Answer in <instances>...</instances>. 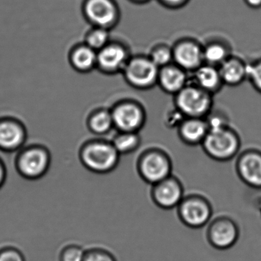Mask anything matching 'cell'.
I'll return each mask as SVG.
<instances>
[{
    "mask_svg": "<svg viewBox=\"0 0 261 261\" xmlns=\"http://www.w3.org/2000/svg\"><path fill=\"white\" fill-rule=\"evenodd\" d=\"M82 164L94 173L105 174L117 167L120 153L112 143L92 142L85 145L80 152Z\"/></svg>",
    "mask_w": 261,
    "mask_h": 261,
    "instance_id": "6da1fadb",
    "label": "cell"
},
{
    "mask_svg": "<svg viewBox=\"0 0 261 261\" xmlns=\"http://www.w3.org/2000/svg\"><path fill=\"white\" fill-rule=\"evenodd\" d=\"M51 155L47 149L39 146L24 149L18 155L16 168L21 176L28 180H37L48 172Z\"/></svg>",
    "mask_w": 261,
    "mask_h": 261,
    "instance_id": "7a4b0ae2",
    "label": "cell"
},
{
    "mask_svg": "<svg viewBox=\"0 0 261 261\" xmlns=\"http://www.w3.org/2000/svg\"><path fill=\"white\" fill-rule=\"evenodd\" d=\"M175 103L182 115L189 118H201L208 114L212 100L210 93L198 86L186 85L176 94Z\"/></svg>",
    "mask_w": 261,
    "mask_h": 261,
    "instance_id": "3957f363",
    "label": "cell"
},
{
    "mask_svg": "<svg viewBox=\"0 0 261 261\" xmlns=\"http://www.w3.org/2000/svg\"><path fill=\"white\" fill-rule=\"evenodd\" d=\"M201 144L206 153L218 161L233 158L240 146L238 137L227 127L209 130Z\"/></svg>",
    "mask_w": 261,
    "mask_h": 261,
    "instance_id": "277c9868",
    "label": "cell"
},
{
    "mask_svg": "<svg viewBox=\"0 0 261 261\" xmlns=\"http://www.w3.org/2000/svg\"><path fill=\"white\" fill-rule=\"evenodd\" d=\"M129 85L139 89H146L158 82L160 68L149 58H136L129 60L123 70Z\"/></svg>",
    "mask_w": 261,
    "mask_h": 261,
    "instance_id": "5b68a950",
    "label": "cell"
},
{
    "mask_svg": "<svg viewBox=\"0 0 261 261\" xmlns=\"http://www.w3.org/2000/svg\"><path fill=\"white\" fill-rule=\"evenodd\" d=\"M138 169L145 181L155 185L170 176L172 164L169 157L163 152L150 151L140 158Z\"/></svg>",
    "mask_w": 261,
    "mask_h": 261,
    "instance_id": "8992f818",
    "label": "cell"
},
{
    "mask_svg": "<svg viewBox=\"0 0 261 261\" xmlns=\"http://www.w3.org/2000/svg\"><path fill=\"white\" fill-rule=\"evenodd\" d=\"M178 207V215L186 225L193 228L203 227L210 220L212 209L208 201L200 196L183 198Z\"/></svg>",
    "mask_w": 261,
    "mask_h": 261,
    "instance_id": "52a82bcc",
    "label": "cell"
},
{
    "mask_svg": "<svg viewBox=\"0 0 261 261\" xmlns=\"http://www.w3.org/2000/svg\"><path fill=\"white\" fill-rule=\"evenodd\" d=\"M154 202L164 209H171L179 205L183 199V188L181 182L173 176L153 185L152 191Z\"/></svg>",
    "mask_w": 261,
    "mask_h": 261,
    "instance_id": "ba28073f",
    "label": "cell"
},
{
    "mask_svg": "<svg viewBox=\"0 0 261 261\" xmlns=\"http://www.w3.org/2000/svg\"><path fill=\"white\" fill-rule=\"evenodd\" d=\"M84 11L87 19L98 28L108 30L117 22V8L111 0H86Z\"/></svg>",
    "mask_w": 261,
    "mask_h": 261,
    "instance_id": "9c48e42d",
    "label": "cell"
},
{
    "mask_svg": "<svg viewBox=\"0 0 261 261\" xmlns=\"http://www.w3.org/2000/svg\"><path fill=\"white\" fill-rule=\"evenodd\" d=\"M238 226L230 218H219L212 222L207 231L209 242L215 248H230L238 241Z\"/></svg>",
    "mask_w": 261,
    "mask_h": 261,
    "instance_id": "30bf717a",
    "label": "cell"
},
{
    "mask_svg": "<svg viewBox=\"0 0 261 261\" xmlns=\"http://www.w3.org/2000/svg\"><path fill=\"white\" fill-rule=\"evenodd\" d=\"M111 114L114 126L121 132L137 133L144 123V113L134 103H122Z\"/></svg>",
    "mask_w": 261,
    "mask_h": 261,
    "instance_id": "8fae6325",
    "label": "cell"
},
{
    "mask_svg": "<svg viewBox=\"0 0 261 261\" xmlns=\"http://www.w3.org/2000/svg\"><path fill=\"white\" fill-rule=\"evenodd\" d=\"M243 181L253 189H261V152L250 150L240 156L237 165Z\"/></svg>",
    "mask_w": 261,
    "mask_h": 261,
    "instance_id": "7c38bea8",
    "label": "cell"
},
{
    "mask_svg": "<svg viewBox=\"0 0 261 261\" xmlns=\"http://www.w3.org/2000/svg\"><path fill=\"white\" fill-rule=\"evenodd\" d=\"M126 50L118 45H107L97 55V65L108 73L123 71L128 62Z\"/></svg>",
    "mask_w": 261,
    "mask_h": 261,
    "instance_id": "4fadbf2b",
    "label": "cell"
},
{
    "mask_svg": "<svg viewBox=\"0 0 261 261\" xmlns=\"http://www.w3.org/2000/svg\"><path fill=\"white\" fill-rule=\"evenodd\" d=\"M172 53L173 60L177 66L184 71H195L204 62L203 49L194 42L180 43L175 47Z\"/></svg>",
    "mask_w": 261,
    "mask_h": 261,
    "instance_id": "5bb4252c",
    "label": "cell"
},
{
    "mask_svg": "<svg viewBox=\"0 0 261 261\" xmlns=\"http://www.w3.org/2000/svg\"><path fill=\"white\" fill-rule=\"evenodd\" d=\"M25 141V133L22 126L12 121L0 123V149L13 152L22 146Z\"/></svg>",
    "mask_w": 261,
    "mask_h": 261,
    "instance_id": "9a60e30c",
    "label": "cell"
},
{
    "mask_svg": "<svg viewBox=\"0 0 261 261\" xmlns=\"http://www.w3.org/2000/svg\"><path fill=\"white\" fill-rule=\"evenodd\" d=\"M158 82L166 92L176 94L187 85V77L179 67L167 65L160 70Z\"/></svg>",
    "mask_w": 261,
    "mask_h": 261,
    "instance_id": "2e32d148",
    "label": "cell"
},
{
    "mask_svg": "<svg viewBox=\"0 0 261 261\" xmlns=\"http://www.w3.org/2000/svg\"><path fill=\"white\" fill-rule=\"evenodd\" d=\"M208 133L206 121L201 118H189L180 126V136L188 144L195 145L202 143Z\"/></svg>",
    "mask_w": 261,
    "mask_h": 261,
    "instance_id": "e0dca14e",
    "label": "cell"
},
{
    "mask_svg": "<svg viewBox=\"0 0 261 261\" xmlns=\"http://www.w3.org/2000/svg\"><path fill=\"white\" fill-rule=\"evenodd\" d=\"M220 75L223 83L236 86L246 79V65L237 59H227L219 66Z\"/></svg>",
    "mask_w": 261,
    "mask_h": 261,
    "instance_id": "ac0fdd59",
    "label": "cell"
},
{
    "mask_svg": "<svg viewBox=\"0 0 261 261\" xmlns=\"http://www.w3.org/2000/svg\"><path fill=\"white\" fill-rule=\"evenodd\" d=\"M195 80L196 86L208 93L218 90L223 83L218 68L207 64L195 70Z\"/></svg>",
    "mask_w": 261,
    "mask_h": 261,
    "instance_id": "d6986e66",
    "label": "cell"
},
{
    "mask_svg": "<svg viewBox=\"0 0 261 261\" xmlns=\"http://www.w3.org/2000/svg\"><path fill=\"white\" fill-rule=\"evenodd\" d=\"M97 55L96 51L88 45L79 47L71 55V64L77 71H89L97 65Z\"/></svg>",
    "mask_w": 261,
    "mask_h": 261,
    "instance_id": "ffe728a7",
    "label": "cell"
},
{
    "mask_svg": "<svg viewBox=\"0 0 261 261\" xmlns=\"http://www.w3.org/2000/svg\"><path fill=\"white\" fill-rule=\"evenodd\" d=\"M112 144L120 155L127 154L138 147L140 138L137 133L121 132L115 137Z\"/></svg>",
    "mask_w": 261,
    "mask_h": 261,
    "instance_id": "44dd1931",
    "label": "cell"
},
{
    "mask_svg": "<svg viewBox=\"0 0 261 261\" xmlns=\"http://www.w3.org/2000/svg\"><path fill=\"white\" fill-rule=\"evenodd\" d=\"M227 59V49L221 44H210L203 49V60L207 65L220 66Z\"/></svg>",
    "mask_w": 261,
    "mask_h": 261,
    "instance_id": "7402d4cb",
    "label": "cell"
},
{
    "mask_svg": "<svg viewBox=\"0 0 261 261\" xmlns=\"http://www.w3.org/2000/svg\"><path fill=\"white\" fill-rule=\"evenodd\" d=\"M89 125L91 130L95 134H106L114 126L112 114L106 111H100L92 116Z\"/></svg>",
    "mask_w": 261,
    "mask_h": 261,
    "instance_id": "603a6c76",
    "label": "cell"
},
{
    "mask_svg": "<svg viewBox=\"0 0 261 261\" xmlns=\"http://www.w3.org/2000/svg\"><path fill=\"white\" fill-rule=\"evenodd\" d=\"M109 41V33L108 30L103 28H98L93 30L87 38L88 46L94 49V51H100V49L108 45Z\"/></svg>",
    "mask_w": 261,
    "mask_h": 261,
    "instance_id": "cb8c5ba5",
    "label": "cell"
},
{
    "mask_svg": "<svg viewBox=\"0 0 261 261\" xmlns=\"http://www.w3.org/2000/svg\"><path fill=\"white\" fill-rule=\"evenodd\" d=\"M149 59L159 68H164L170 65V62L173 60V53L167 47H158L151 53Z\"/></svg>",
    "mask_w": 261,
    "mask_h": 261,
    "instance_id": "d4e9b609",
    "label": "cell"
},
{
    "mask_svg": "<svg viewBox=\"0 0 261 261\" xmlns=\"http://www.w3.org/2000/svg\"><path fill=\"white\" fill-rule=\"evenodd\" d=\"M246 74L253 88L261 94V59L246 65Z\"/></svg>",
    "mask_w": 261,
    "mask_h": 261,
    "instance_id": "484cf974",
    "label": "cell"
},
{
    "mask_svg": "<svg viewBox=\"0 0 261 261\" xmlns=\"http://www.w3.org/2000/svg\"><path fill=\"white\" fill-rule=\"evenodd\" d=\"M85 251L79 245H68L62 250L60 261H84Z\"/></svg>",
    "mask_w": 261,
    "mask_h": 261,
    "instance_id": "4316f807",
    "label": "cell"
},
{
    "mask_svg": "<svg viewBox=\"0 0 261 261\" xmlns=\"http://www.w3.org/2000/svg\"><path fill=\"white\" fill-rule=\"evenodd\" d=\"M84 261H116V259L108 250L93 248L87 250Z\"/></svg>",
    "mask_w": 261,
    "mask_h": 261,
    "instance_id": "83f0119b",
    "label": "cell"
},
{
    "mask_svg": "<svg viewBox=\"0 0 261 261\" xmlns=\"http://www.w3.org/2000/svg\"><path fill=\"white\" fill-rule=\"evenodd\" d=\"M0 261H25V259L19 249L8 247L0 250Z\"/></svg>",
    "mask_w": 261,
    "mask_h": 261,
    "instance_id": "f1b7e54d",
    "label": "cell"
},
{
    "mask_svg": "<svg viewBox=\"0 0 261 261\" xmlns=\"http://www.w3.org/2000/svg\"><path fill=\"white\" fill-rule=\"evenodd\" d=\"M207 123L209 130H215V129H223L226 128V123L224 119L218 116H212L208 119Z\"/></svg>",
    "mask_w": 261,
    "mask_h": 261,
    "instance_id": "f546056e",
    "label": "cell"
},
{
    "mask_svg": "<svg viewBox=\"0 0 261 261\" xmlns=\"http://www.w3.org/2000/svg\"><path fill=\"white\" fill-rule=\"evenodd\" d=\"M7 172L5 165L0 160V189L4 186L7 181Z\"/></svg>",
    "mask_w": 261,
    "mask_h": 261,
    "instance_id": "4dcf8cb0",
    "label": "cell"
},
{
    "mask_svg": "<svg viewBox=\"0 0 261 261\" xmlns=\"http://www.w3.org/2000/svg\"><path fill=\"white\" fill-rule=\"evenodd\" d=\"M246 4L253 9H258L261 7V0H245Z\"/></svg>",
    "mask_w": 261,
    "mask_h": 261,
    "instance_id": "1f68e13d",
    "label": "cell"
},
{
    "mask_svg": "<svg viewBox=\"0 0 261 261\" xmlns=\"http://www.w3.org/2000/svg\"><path fill=\"white\" fill-rule=\"evenodd\" d=\"M165 4H169V5H178L180 3L182 2V0H162Z\"/></svg>",
    "mask_w": 261,
    "mask_h": 261,
    "instance_id": "d6a6232c",
    "label": "cell"
}]
</instances>
